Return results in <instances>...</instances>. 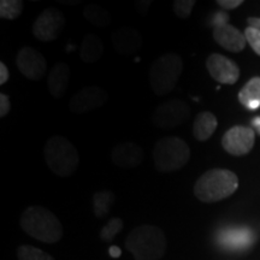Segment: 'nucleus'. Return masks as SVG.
Returning <instances> with one entry per match:
<instances>
[{
	"label": "nucleus",
	"instance_id": "obj_17",
	"mask_svg": "<svg viewBox=\"0 0 260 260\" xmlns=\"http://www.w3.org/2000/svg\"><path fill=\"white\" fill-rule=\"evenodd\" d=\"M104 44L96 34H87L81 42L80 58L83 63H95L103 57Z\"/></svg>",
	"mask_w": 260,
	"mask_h": 260
},
{
	"label": "nucleus",
	"instance_id": "obj_26",
	"mask_svg": "<svg viewBox=\"0 0 260 260\" xmlns=\"http://www.w3.org/2000/svg\"><path fill=\"white\" fill-rule=\"evenodd\" d=\"M197 4L195 0H175L172 4L175 15L181 19H187L190 17L194 5Z\"/></svg>",
	"mask_w": 260,
	"mask_h": 260
},
{
	"label": "nucleus",
	"instance_id": "obj_1",
	"mask_svg": "<svg viewBox=\"0 0 260 260\" xmlns=\"http://www.w3.org/2000/svg\"><path fill=\"white\" fill-rule=\"evenodd\" d=\"M167 236L160 228L151 224L136 226L125 239L126 249L135 260H159L167 251Z\"/></svg>",
	"mask_w": 260,
	"mask_h": 260
},
{
	"label": "nucleus",
	"instance_id": "obj_13",
	"mask_svg": "<svg viewBox=\"0 0 260 260\" xmlns=\"http://www.w3.org/2000/svg\"><path fill=\"white\" fill-rule=\"evenodd\" d=\"M113 164L119 169H135L142 164L145 159L144 149L133 141L121 142L116 145L111 152Z\"/></svg>",
	"mask_w": 260,
	"mask_h": 260
},
{
	"label": "nucleus",
	"instance_id": "obj_20",
	"mask_svg": "<svg viewBox=\"0 0 260 260\" xmlns=\"http://www.w3.org/2000/svg\"><path fill=\"white\" fill-rule=\"evenodd\" d=\"M83 17L98 28H107L111 23V14L104 6L95 3L84 6Z\"/></svg>",
	"mask_w": 260,
	"mask_h": 260
},
{
	"label": "nucleus",
	"instance_id": "obj_25",
	"mask_svg": "<svg viewBox=\"0 0 260 260\" xmlns=\"http://www.w3.org/2000/svg\"><path fill=\"white\" fill-rule=\"evenodd\" d=\"M123 229V220L122 218H112L107 222L105 225L100 230V239L103 240L104 242H111L115 237L121 233Z\"/></svg>",
	"mask_w": 260,
	"mask_h": 260
},
{
	"label": "nucleus",
	"instance_id": "obj_33",
	"mask_svg": "<svg viewBox=\"0 0 260 260\" xmlns=\"http://www.w3.org/2000/svg\"><path fill=\"white\" fill-rule=\"evenodd\" d=\"M109 253H110V255L112 256V258H119V256H121V254H122V251H121V248H119V247L111 246L109 248Z\"/></svg>",
	"mask_w": 260,
	"mask_h": 260
},
{
	"label": "nucleus",
	"instance_id": "obj_8",
	"mask_svg": "<svg viewBox=\"0 0 260 260\" xmlns=\"http://www.w3.org/2000/svg\"><path fill=\"white\" fill-rule=\"evenodd\" d=\"M65 28L63 12L57 8H48L41 12L32 23V34L38 40L51 42L57 40Z\"/></svg>",
	"mask_w": 260,
	"mask_h": 260
},
{
	"label": "nucleus",
	"instance_id": "obj_6",
	"mask_svg": "<svg viewBox=\"0 0 260 260\" xmlns=\"http://www.w3.org/2000/svg\"><path fill=\"white\" fill-rule=\"evenodd\" d=\"M190 158L189 146L183 139L177 136H167L155 144L153 161L158 171L174 172L186 167Z\"/></svg>",
	"mask_w": 260,
	"mask_h": 260
},
{
	"label": "nucleus",
	"instance_id": "obj_11",
	"mask_svg": "<svg viewBox=\"0 0 260 260\" xmlns=\"http://www.w3.org/2000/svg\"><path fill=\"white\" fill-rule=\"evenodd\" d=\"M16 65L19 73L28 80L38 81L46 74V59L38 50L25 46L18 52Z\"/></svg>",
	"mask_w": 260,
	"mask_h": 260
},
{
	"label": "nucleus",
	"instance_id": "obj_15",
	"mask_svg": "<svg viewBox=\"0 0 260 260\" xmlns=\"http://www.w3.org/2000/svg\"><path fill=\"white\" fill-rule=\"evenodd\" d=\"M213 39L220 47L230 52H240L246 46V37L239 29L230 24L213 28Z\"/></svg>",
	"mask_w": 260,
	"mask_h": 260
},
{
	"label": "nucleus",
	"instance_id": "obj_31",
	"mask_svg": "<svg viewBox=\"0 0 260 260\" xmlns=\"http://www.w3.org/2000/svg\"><path fill=\"white\" fill-rule=\"evenodd\" d=\"M228 22H229V15H228L226 12H218V14L214 15V17L212 19V24L214 27L228 24Z\"/></svg>",
	"mask_w": 260,
	"mask_h": 260
},
{
	"label": "nucleus",
	"instance_id": "obj_19",
	"mask_svg": "<svg viewBox=\"0 0 260 260\" xmlns=\"http://www.w3.org/2000/svg\"><path fill=\"white\" fill-rule=\"evenodd\" d=\"M239 100L248 110L260 107V77H253L242 87L239 93Z\"/></svg>",
	"mask_w": 260,
	"mask_h": 260
},
{
	"label": "nucleus",
	"instance_id": "obj_14",
	"mask_svg": "<svg viewBox=\"0 0 260 260\" xmlns=\"http://www.w3.org/2000/svg\"><path fill=\"white\" fill-rule=\"evenodd\" d=\"M115 50L122 56H134L142 47V37L135 28L123 27L112 34Z\"/></svg>",
	"mask_w": 260,
	"mask_h": 260
},
{
	"label": "nucleus",
	"instance_id": "obj_9",
	"mask_svg": "<svg viewBox=\"0 0 260 260\" xmlns=\"http://www.w3.org/2000/svg\"><path fill=\"white\" fill-rule=\"evenodd\" d=\"M107 102V93L105 89L96 86L84 87L79 92L75 93L69 102L70 111L75 115L93 111L100 109Z\"/></svg>",
	"mask_w": 260,
	"mask_h": 260
},
{
	"label": "nucleus",
	"instance_id": "obj_29",
	"mask_svg": "<svg viewBox=\"0 0 260 260\" xmlns=\"http://www.w3.org/2000/svg\"><path fill=\"white\" fill-rule=\"evenodd\" d=\"M217 4L224 10H234L239 8L240 5H242L243 2L242 0H218Z\"/></svg>",
	"mask_w": 260,
	"mask_h": 260
},
{
	"label": "nucleus",
	"instance_id": "obj_35",
	"mask_svg": "<svg viewBox=\"0 0 260 260\" xmlns=\"http://www.w3.org/2000/svg\"><path fill=\"white\" fill-rule=\"evenodd\" d=\"M252 124L254 125L256 132H258L260 134V117H255V118L252 121Z\"/></svg>",
	"mask_w": 260,
	"mask_h": 260
},
{
	"label": "nucleus",
	"instance_id": "obj_30",
	"mask_svg": "<svg viewBox=\"0 0 260 260\" xmlns=\"http://www.w3.org/2000/svg\"><path fill=\"white\" fill-rule=\"evenodd\" d=\"M151 4H152L151 0H141V2L135 3V9L140 15L145 16L148 12L149 8H151Z\"/></svg>",
	"mask_w": 260,
	"mask_h": 260
},
{
	"label": "nucleus",
	"instance_id": "obj_4",
	"mask_svg": "<svg viewBox=\"0 0 260 260\" xmlns=\"http://www.w3.org/2000/svg\"><path fill=\"white\" fill-rule=\"evenodd\" d=\"M44 155L50 170L59 177H69L79 168V152L70 140L63 136L56 135L48 139Z\"/></svg>",
	"mask_w": 260,
	"mask_h": 260
},
{
	"label": "nucleus",
	"instance_id": "obj_23",
	"mask_svg": "<svg viewBox=\"0 0 260 260\" xmlns=\"http://www.w3.org/2000/svg\"><path fill=\"white\" fill-rule=\"evenodd\" d=\"M23 10V2L21 0H2L0 2V17L3 19L18 18Z\"/></svg>",
	"mask_w": 260,
	"mask_h": 260
},
{
	"label": "nucleus",
	"instance_id": "obj_28",
	"mask_svg": "<svg viewBox=\"0 0 260 260\" xmlns=\"http://www.w3.org/2000/svg\"><path fill=\"white\" fill-rule=\"evenodd\" d=\"M11 109V102H10V96L8 94L2 93L0 94V117L4 118L5 116H8V113Z\"/></svg>",
	"mask_w": 260,
	"mask_h": 260
},
{
	"label": "nucleus",
	"instance_id": "obj_3",
	"mask_svg": "<svg viewBox=\"0 0 260 260\" xmlns=\"http://www.w3.org/2000/svg\"><path fill=\"white\" fill-rule=\"evenodd\" d=\"M239 187V178L233 171L212 169L198 178L194 195L203 203H217L234 194Z\"/></svg>",
	"mask_w": 260,
	"mask_h": 260
},
{
	"label": "nucleus",
	"instance_id": "obj_18",
	"mask_svg": "<svg viewBox=\"0 0 260 260\" xmlns=\"http://www.w3.org/2000/svg\"><path fill=\"white\" fill-rule=\"evenodd\" d=\"M218 121L212 112L204 111L195 117L193 124V135L198 141H206L216 132Z\"/></svg>",
	"mask_w": 260,
	"mask_h": 260
},
{
	"label": "nucleus",
	"instance_id": "obj_21",
	"mask_svg": "<svg viewBox=\"0 0 260 260\" xmlns=\"http://www.w3.org/2000/svg\"><path fill=\"white\" fill-rule=\"evenodd\" d=\"M220 241L232 248H242L251 243L253 236L248 229H232L220 234Z\"/></svg>",
	"mask_w": 260,
	"mask_h": 260
},
{
	"label": "nucleus",
	"instance_id": "obj_27",
	"mask_svg": "<svg viewBox=\"0 0 260 260\" xmlns=\"http://www.w3.org/2000/svg\"><path fill=\"white\" fill-rule=\"evenodd\" d=\"M243 34H245L246 40L249 45H251L253 51H254L258 56H260V30L259 29L248 27Z\"/></svg>",
	"mask_w": 260,
	"mask_h": 260
},
{
	"label": "nucleus",
	"instance_id": "obj_16",
	"mask_svg": "<svg viewBox=\"0 0 260 260\" xmlns=\"http://www.w3.org/2000/svg\"><path fill=\"white\" fill-rule=\"evenodd\" d=\"M70 79V67L67 63L59 61L52 67L47 76V87L51 95L60 99L67 92Z\"/></svg>",
	"mask_w": 260,
	"mask_h": 260
},
{
	"label": "nucleus",
	"instance_id": "obj_10",
	"mask_svg": "<svg viewBox=\"0 0 260 260\" xmlns=\"http://www.w3.org/2000/svg\"><path fill=\"white\" fill-rule=\"evenodd\" d=\"M255 142L254 130L247 126H233L222 139L223 148L233 155H245L251 152Z\"/></svg>",
	"mask_w": 260,
	"mask_h": 260
},
{
	"label": "nucleus",
	"instance_id": "obj_5",
	"mask_svg": "<svg viewBox=\"0 0 260 260\" xmlns=\"http://www.w3.org/2000/svg\"><path fill=\"white\" fill-rule=\"evenodd\" d=\"M183 71V61L176 53H165L157 58L149 68V86L155 95L162 96L177 86Z\"/></svg>",
	"mask_w": 260,
	"mask_h": 260
},
{
	"label": "nucleus",
	"instance_id": "obj_24",
	"mask_svg": "<svg viewBox=\"0 0 260 260\" xmlns=\"http://www.w3.org/2000/svg\"><path fill=\"white\" fill-rule=\"evenodd\" d=\"M18 260H54L47 252L32 246H19L17 249Z\"/></svg>",
	"mask_w": 260,
	"mask_h": 260
},
{
	"label": "nucleus",
	"instance_id": "obj_2",
	"mask_svg": "<svg viewBox=\"0 0 260 260\" xmlns=\"http://www.w3.org/2000/svg\"><path fill=\"white\" fill-rule=\"evenodd\" d=\"M19 224L32 239L44 243H56L63 237V226L53 212L44 206H29L22 213Z\"/></svg>",
	"mask_w": 260,
	"mask_h": 260
},
{
	"label": "nucleus",
	"instance_id": "obj_7",
	"mask_svg": "<svg viewBox=\"0 0 260 260\" xmlns=\"http://www.w3.org/2000/svg\"><path fill=\"white\" fill-rule=\"evenodd\" d=\"M189 117V104L182 99H170L157 107L152 116V123L159 129L170 130L183 124Z\"/></svg>",
	"mask_w": 260,
	"mask_h": 260
},
{
	"label": "nucleus",
	"instance_id": "obj_22",
	"mask_svg": "<svg viewBox=\"0 0 260 260\" xmlns=\"http://www.w3.org/2000/svg\"><path fill=\"white\" fill-rule=\"evenodd\" d=\"M116 197L111 190H102L93 194V212L96 218H104L111 211Z\"/></svg>",
	"mask_w": 260,
	"mask_h": 260
},
{
	"label": "nucleus",
	"instance_id": "obj_12",
	"mask_svg": "<svg viewBox=\"0 0 260 260\" xmlns=\"http://www.w3.org/2000/svg\"><path fill=\"white\" fill-rule=\"evenodd\" d=\"M206 68L212 79L219 83L234 84L240 77V69L237 64L222 54H211L206 60Z\"/></svg>",
	"mask_w": 260,
	"mask_h": 260
},
{
	"label": "nucleus",
	"instance_id": "obj_32",
	"mask_svg": "<svg viewBox=\"0 0 260 260\" xmlns=\"http://www.w3.org/2000/svg\"><path fill=\"white\" fill-rule=\"evenodd\" d=\"M10 77V73L8 67H6L5 63H0V84H5L9 81Z\"/></svg>",
	"mask_w": 260,
	"mask_h": 260
},
{
	"label": "nucleus",
	"instance_id": "obj_34",
	"mask_svg": "<svg viewBox=\"0 0 260 260\" xmlns=\"http://www.w3.org/2000/svg\"><path fill=\"white\" fill-rule=\"evenodd\" d=\"M248 24H249V27H253V28L259 29V30H260V18L249 17L248 18Z\"/></svg>",
	"mask_w": 260,
	"mask_h": 260
}]
</instances>
